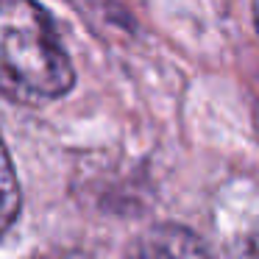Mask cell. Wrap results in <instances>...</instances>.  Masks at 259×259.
Segmentation results:
<instances>
[{
	"mask_svg": "<svg viewBox=\"0 0 259 259\" xmlns=\"http://www.w3.org/2000/svg\"><path fill=\"white\" fill-rule=\"evenodd\" d=\"M20 212V184L14 173L12 156L6 151V142L0 140V234L14 223Z\"/></svg>",
	"mask_w": 259,
	"mask_h": 259,
	"instance_id": "3",
	"label": "cell"
},
{
	"mask_svg": "<svg viewBox=\"0 0 259 259\" xmlns=\"http://www.w3.org/2000/svg\"><path fill=\"white\" fill-rule=\"evenodd\" d=\"M128 259H212L201 240L181 226L148 229L134 242Z\"/></svg>",
	"mask_w": 259,
	"mask_h": 259,
	"instance_id": "2",
	"label": "cell"
},
{
	"mask_svg": "<svg viewBox=\"0 0 259 259\" xmlns=\"http://www.w3.org/2000/svg\"><path fill=\"white\" fill-rule=\"evenodd\" d=\"M75 70L36 0H0V95L25 106L59 101Z\"/></svg>",
	"mask_w": 259,
	"mask_h": 259,
	"instance_id": "1",
	"label": "cell"
}]
</instances>
